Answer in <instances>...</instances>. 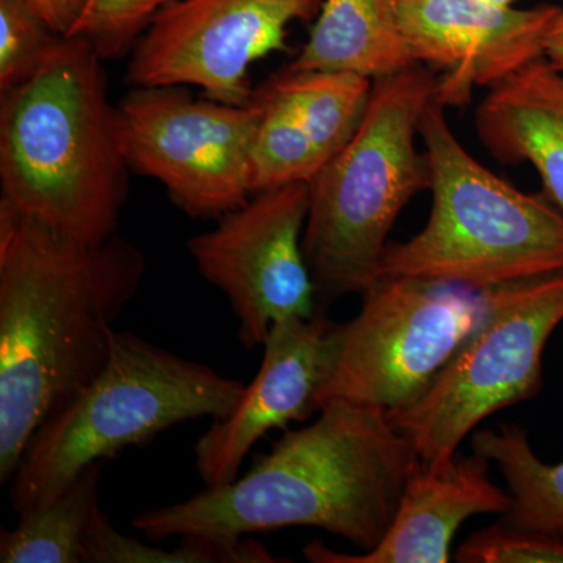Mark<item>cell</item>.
Wrapping results in <instances>:
<instances>
[{
  "label": "cell",
  "mask_w": 563,
  "mask_h": 563,
  "mask_svg": "<svg viewBox=\"0 0 563 563\" xmlns=\"http://www.w3.org/2000/svg\"><path fill=\"white\" fill-rule=\"evenodd\" d=\"M562 321L563 272L492 288L484 324L429 390L412 406L387 412L388 420L439 472L485 418L539 393L543 350Z\"/></svg>",
  "instance_id": "obj_7"
},
{
  "label": "cell",
  "mask_w": 563,
  "mask_h": 563,
  "mask_svg": "<svg viewBox=\"0 0 563 563\" xmlns=\"http://www.w3.org/2000/svg\"><path fill=\"white\" fill-rule=\"evenodd\" d=\"M309 207V184L255 192L213 229L188 240L199 274L231 303L247 350L263 346L276 322L317 313L302 250Z\"/></svg>",
  "instance_id": "obj_11"
},
{
  "label": "cell",
  "mask_w": 563,
  "mask_h": 563,
  "mask_svg": "<svg viewBox=\"0 0 563 563\" xmlns=\"http://www.w3.org/2000/svg\"><path fill=\"white\" fill-rule=\"evenodd\" d=\"M481 144L503 165L529 163L563 211V73L547 58L488 90L474 114Z\"/></svg>",
  "instance_id": "obj_15"
},
{
  "label": "cell",
  "mask_w": 563,
  "mask_h": 563,
  "mask_svg": "<svg viewBox=\"0 0 563 563\" xmlns=\"http://www.w3.org/2000/svg\"><path fill=\"white\" fill-rule=\"evenodd\" d=\"M422 65L373 81L372 101L354 139L310 181L302 250L318 310L368 290L379 279L388 235L418 192L429 190L417 136L435 96Z\"/></svg>",
  "instance_id": "obj_5"
},
{
  "label": "cell",
  "mask_w": 563,
  "mask_h": 563,
  "mask_svg": "<svg viewBox=\"0 0 563 563\" xmlns=\"http://www.w3.org/2000/svg\"><path fill=\"white\" fill-rule=\"evenodd\" d=\"M174 0H88L66 36L87 40L103 60L131 55L155 14Z\"/></svg>",
  "instance_id": "obj_23"
},
{
  "label": "cell",
  "mask_w": 563,
  "mask_h": 563,
  "mask_svg": "<svg viewBox=\"0 0 563 563\" xmlns=\"http://www.w3.org/2000/svg\"><path fill=\"white\" fill-rule=\"evenodd\" d=\"M63 38L27 0H0V92L32 77Z\"/></svg>",
  "instance_id": "obj_22"
},
{
  "label": "cell",
  "mask_w": 563,
  "mask_h": 563,
  "mask_svg": "<svg viewBox=\"0 0 563 563\" xmlns=\"http://www.w3.org/2000/svg\"><path fill=\"white\" fill-rule=\"evenodd\" d=\"M106 463H92L57 499L3 531L0 562L80 563L85 536L99 509V479Z\"/></svg>",
  "instance_id": "obj_19"
},
{
  "label": "cell",
  "mask_w": 563,
  "mask_h": 563,
  "mask_svg": "<svg viewBox=\"0 0 563 563\" xmlns=\"http://www.w3.org/2000/svg\"><path fill=\"white\" fill-rule=\"evenodd\" d=\"M493 2L506 3V5H514V3L518 2V0H493Z\"/></svg>",
  "instance_id": "obj_27"
},
{
  "label": "cell",
  "mask_w": 563,
  "mask_h": 563,
  "mask_svg": "<svg viewBox=\"0 0 563 563\" xmlns=\"http://www.w3.org/2000/svg\"><path fill=\"white\" fill-rule=\"evenodd\" d=\"M342 343V324L317 310L276 322L266 336L261 369L231 415L213 420L195 444V468L206 487L235 481L254 444L320 412Z\"/></svg>",
  "instance_id": "obj_13"
},
{
  "label": "cell",
  "mask_w": 563,
  "mask_h": 563,
  "mask_svg": "<svg viewBox=\"0 0 563 563\" xmlns=\"http://www.w3.org/2000/svg\"><path fill=\"white\" fill-rule=\"evenodd\" d=\"M324 0H174L129 55L132 87H196L213 101L247 106L255 62L287 51L292 22H313Z\"/></svg>",
  "instance_id": "obj_10"
},
{
  "label": "cell",
  "mask_w": 563,
  "mask_h": 563,
  "mask_svg": "<svg viewBox=\"0 0 563 563\" xmlns=\"http://www.w3.org/2000/svg\"><path fill=\"white\" fill-rule=\"evenodd\" d=\"M318 413L312 424L285 432L243 477L144 510L133 528L151 542L203 537L239 543L251 533L309 526L362 553L374 550L420 457L384 410L335 399Z\"/></svg>",
  "instance_id": "obj_2"
},
{
  "label": "cell",
  "mask_w": 563,
  "mask_h": 563,
  "mask_svg": "<svg viewBox=\"0 0 563 563\" xmlns=\"http://www.w3.org/2000/svg\"><path fill=\"white\" fill-rule=\"evenodd\" d=\"M102 62L87 40L65 36L0 92V199L90 244L117 235L131 191Z\"/></svg>",
  "instance_id": "obj_3"
},
{
  "label": "cell",
  "mask_w": 563,
  "mask_h": 563,
  "mask_svg": "<svg viewBox=\"0 0 563 563\" xmlns=\"http://www.w3.org/2000/svg\"><path fill=\"white\" fill-rule=\"evenodd\" d=\"M459 563H563V542L517 526H487L470 536L455 553Z\"/></svg>",
  "instance_id": "obj_24"
},
{
  "label": "cell",
  "mask_w": 563,
  "mask_h": 563,
  "mask_svg": "<svg viewBox=\"0 0 563 563\" xmlns=\"http://www.w3.org/2000/svg\"><path fill=\"white\" fill-rule=\"evenodd\" d=\"M490 461L483 455L455 454L439 472L420 461L404 488L395 520L383 542L358 554L339 553L321 542L303 547L313 563H446L455 532L470 517L498 514L512 496L493 484Z\"/></svg>",
  "instance_id": "obj_14"
},
{
  "label": "cell",
  "mask_w": 563,
  "mask_h": 563,
  "mask_svg": "<svg viewBox=\"0 0 563 563\" xmlns=\"http://www.w3.org/2000/svg\"><path fill=\"white\" fill-rule=\"evenodd\" d=\"M244 387L206 363L114 329L102 372L58 404L29 440L13 477L14 510L21 518L43 509L92 463L147 446L173 426L222 420Z\"/></svg>",
  "instance_id": "obj_4"
},
{
  "label": "cell",
  "mask_w": 563,
  "mask_h": 563,
  "mask_svg": "<svg viewBox=\"0 0 563 563\" xmlns=\"http://www.w3.org/2000/svg\"><path fill=\"white\" fill-rule=\"evenodd\" d=\"M431 213L422 231L388 243L380 277L490 290L563 272V211L503 180L459 141L443 107L422 114Z\"/></svg>",
  "instance_id": "obj_6"
},
{
  "label": "cell",
  "mask_w": 563,
  "mask_h": 563,
  "mask_svg": "<svg viewBox=\"0 0 563 563\" xmlns=\"http://www.w3.org/2000/svg\"><path fill=\"white\" fill-rule=\"evenodd\" d=\"M412 65L396 0H324L309 38L287 66L376 80Z\"/></svg>",
  "instance_id": "obj_16"
},
{
  "label": "cell",
  "mask_w": 563,
  "mask_h": 563,
  "mask_svg": "<svg viewBox=\"0 0 563 563\" xmlns=\"http://www.w3.org/2000/svg\"><path fill=\"white\" fill-rule=\"evenodd\" d=\"M252 102L258 107L251 150L252 195L284 185L310 184L328 163L317 144L290 111L261 87L254 88Z\"/></svg>",
  "instance_id": "obj_20"
},
{
  "label": "cell",
  "mask_w": 563,
  "mask_h": 563,
  "mask_svg": "<svg viewBox=\"0 0 563 563\" xmlns=\"http://www.w3.org/2000/svg\"><path fill=\"white\" fill-rule=\"evenodd\" d=\"M373 81L344 70H296L287 66L258 87L290 111L329 163L361 128L372 101Z\"/></svg>",
  "instance_id": "obj_17"
},
{
  "label": "cell",
  "mask_w": 563,
  "mask_h": 563,
  "mask_svg": "<svg viewBox=\"0 0 563 563\" xmlns=\"http://www.w3.org/2000/svg\"><path fill=\"white\" fill-rule=\"evenodd\" d=\"M55 32L66 36L79 21L88 0H27Z\"/></svg>",
  "instance_id": "obj_25"
},
{
  "label": "cell",
  "mask_w": 563,
  "mask_h": 563,
  "mask_svg": "<svg viewBox=\"0 0 563 563\" xmlns=\"http://www.w3.org/2000/svg\"><path fill=\"white\" fill-rule=\"evenodd\" d=\"M472 448L473 453L498 463L509 485L512 506L499 520L563 542V461L558 465L540 461L528 433L517 426L473 432Z\"/></svg>",
  "instance_id": "obj_18"
},
{
  "label": "cell",
  "mask_w": 563,
  "mask_h": 563,
  "mask_svg": "<svg viewBox=\"0 0 563 563\" xmlns=\"http://www.w3.org/2000/svg\"><path fill=\"white\" fill-rule=\"evenodd\" d=\"M146 268L120 233L84 243L0 199V483L47 415L102 372Z\"/></svg>",
  "instance_id": "obj_1"
},
{
  "label": "cell",
  "mask_w": 563,
  "mask_h": 563,
  "mask_svg": "<svg viewBox=\"0 0 563 563\" xmlns=\"http://www.w3.org/2000/svg\"><path fill=\"white\" fill-rule=\"evenodd\" d=\"M131 172L161 181L192 220H218L252 198L258 107L195 98L187 87H133L117 103Z\"/></svg>",
  "instance_id": "obj_9"
},
{
  "label": "cell",
  "mask_w": 563,
  "mask_h": 563,
  "mask_svg": "<svg viewBox=\"0 0 563 563\" xmlns=\"http://www.w3.org/2000/svg\"><path fill=\"white\" fill-rule=\"evenodd\" d=\"M413 63L437 76L433 102L463 109L544 58L543 41L561 7L517 9L493 0H396Z\"/></svg>",
  "instance_id": "obj_12"
},
{
  "label": "cell",
  "mask_w": 563,
  "mask_h": 563,
  "mask_svg": "<svg viewBox=\"0 0 563 563\" xmlns=\"http://www.w3.org/2000/svg\"><path fill=\"white\" fill-rule=\"evenodd\" d=\"M84 563H274L287 562L254 540L222 543L203 537H181L179 547L163 550L118 532L101 507L96 510L81 547Z\"/></svg>",
  "instance_id": "obj_21"
},
{
  "label": "cell",
  "mask_w": 563,
  "mask_h": 563,
  "mask_svg": "<svg viewBox=\"0 0 563 563\" xmlns=\"http://www.w3.org/2000/svg\"><path fill=\"white\" fill-rule=\"evenodd\" d=\"M544 58L563 73V7L548 27L543 41Z\"/></svg>",
  "instance_id": "obj_26"
},
{
  "label": "cell",
  "mask_w": 563,
  "mask_h": 563,
  "mask_svg": "<svg viewBox=\"0 0 563 563\" xmlns=\"http://www.w3.org/2000/svg\"><path fill=\"white\" fill-rule=\"evenodd\" d=\"M361 298V312L342 324L320 409L335 399L384 412L412 406L492 309V288L409 277H379Z\"/></svg>",
  "instance_id": "obj_8"
}]
</instances>
